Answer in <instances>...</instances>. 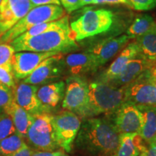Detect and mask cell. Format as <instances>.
<instances>
[{
	"instance_id": "obj_32",
	"label": "cell",
	"mask_w": 156,
	"mask_h": 156,
	"mask_svg": "<svg viewBox=\"0 0 156 156\" xmlns=\"http://www.w3.org/2000/svg\"><path fill=\"white\" fill-rule=\"evenodd\" d=\"M66 12L71 13L81 7L80 0H59Z\"/></svg>"
},
{
	"instance_id": "obj_25",
	"label": "cell",
	"mask_w": 156,
	"mask_h": 156,
	"mask_svg": "<svg viewBox=\"0 0 156 156\" xmlns=\"http://www.w3.org/2000/svg\"><path fill=\"white\" fill-rule=\"evenodd\" d=\"M140 54L151 61L156 62V26L141 36L135 38Z\"/></svg>"
},
{
	"instance_id": "obj_1",
	"label": "cell",
	"mask_w": 156,
	"mask_h": 156,
	"mask_svg": "<svg viewBox=\"0 0 156 156\" xmlns=\"http://www.w3.org/2000/svg\"><path fill=\"white\" fill-rule=\"evenodd\" d=\"M120 134L108 118H87L81 124L76 145L95 156H112L119 143Z\"/></svg>"
},
{
	"instance_id": "obj_22",
	"label": "cell",
	"mask_w": 156,
	"mask_h": 156,
	"mask_svg": "<svg viewBox=\"0 0 156 156\" xmlns=\"http://www.w3.org/2000/svg\"><path fill=\"white\" fill-rule=\"evenodd\" d=\"M142 113V126L140 137L147 144L156 135V106H137Z\"/></svg>"
},
{
	"instance_id": "obj_20",
	"label": "cell",
	"mask_w": 156,
	"mask_h": 156,
	"mask_svg": "<svg viewBox=\"0 0 156 156\" xmlns=\"http://www.w3.org/2000/svg\"><path fill=\"white\" fill-rule=\"evenodd\" d=\"M4 112L8 114L11 118L16 132L25 139L29 127L34 122V116L17 105L14 100L6 108Z\"/></svg>"
},
{
	"instance_id": "obj_2",
	"label": "cell",
	"mask_w": 156,
	"mask_h": 156,
	"mask_svg": "<svg viewBox=\"0 0 156 156\" xmlns=\"http://www.w3.org/2000/svg\"><path fill=\"white\" fill-rule=\"evenodd\" d=\"M9 44L15 52H56L64 54L78 48L77 44L70 35L69 26L48 31L26 40L15 39Z\"/></svg>"
},
{
	"instance_id": "obj_6",
	"label": "cell",
	"mask_w": 156,
	"mask_h": 156,
	"mask_svg": "<svg viewBox=\"0 0 156 156\" xmlns=\"http://www.w3.org/2000/svg\"><path fill=\"white\" fill-rule=\"evenodd\" d=\"M62 108L82 118H90L89 84L83 77L69 76L66 79Z\"/></svg>"
},
{
	"instance_id": "obj_28",
	"label": "cell",
	"mask_w": 156,
	"mask_h": 156,
	"mask_svg": "<svg viewBox=\"0 0 156 156\" xmlns=\"http://www.w3.org/2000/svg\"><path fill=\"white\" fill-rule=\"evenodd\" d=\"M16 132L12 121L5 112H0V140Z\"/></svg>"
},
{
	"instance_id": "obj_12",
	"label": "cell",
	"mask_w": 156,
	"mask_h": 156,
	"mask_svg": "<svg viewBox=\"0 0 156 156\" xmlns=\"http://www.w3.org/2000/svg\"><path fill=\"white\" fill-rule=\"evenodd\" d=\"M33 8L30 0H2L0 5V38Z\"/></svg>"
},
{
	"instance_id": "obj_24",
	"label": "cell",
	"mask_w": 156,
	"mask_h": 156,
	"mask_svg": "<svg viewBox=\"0 0 156 156\" xmlns=\"http://www.w3.org/2000/svg\"><path fill=\"white\" fill-rule=\"evenodd\" d=\"M156 26V22L151 15L144 14L138 15L132 24L129 27L126 34L132 39L145 34L153 30Z\"/></svg>"
},
{
	"instance_id": "obj_16",
	"label": "cell",
	"mask_w": 156,
	"mask_h": 156,
	"mask_svg": "<svg viewBox=\"0 0 156 156\" xmlns=\"http://www.w3.org/2000/svg\"><path fill=\"white\" fill-rule=\"evenodd\" d=\"M63 62L65 73L69 74V76L83 77L87 74L95 73L100 67L94 56L87 51L64 56Z\"/></svg>"
},
{
	"instance_id": "obj_19",
	"label": "cell",
	"mask_w": 156,
	"mask_h": 156,
	"mask_svg": "<svg viewBox=\"0 0 156 156\" xmlns=\"http://www.w3.org/2000/svg\"><path fill=\"white\" fill-rule=\"evenodd\" d=\"M66 84L64 81L54 82L39 87L37 96L43 105L48 108L57 106L64 98Z\"/></svg>"
},
{
	"instance_id": "obj_21",
	"label": "cell",
	"mask_w": 156,
	"mask_h": 156,
	"mask_svg": "<svg viewBox=\"0 0 156 156\" xmlns=\"http://www.w3.org/2000/svg\"><path fill=\"white\" fill-rule=\"evenodd\" d=\"M137 134H123L119 136V143L112 156H139L147 147Z\"/></svg>"
},
{
	"instance_id": "obj_41",
	"label": "cell",
	"mask_w": 156,
	"mask_h": 156,
	"mask_svg": "<svg viewBox=\"0 0 156 156\" xmlns=\"http://www.w3.org/2000/svg\"><path fill=\"white\" fill-rule=\"evenodd\" d=\"M2 0H0V5H1V3H2Z\"/></svg>"
},
{
	"instance_id": "obj_35",
	"label": "cell",
	"mask_w": 156,
	"mask_h": 156,
	"mask_svg": "<svg viewBox=\"0 0 156 156\" xmlns=\"http://www.w3.org/2000/svg\"><path fill=\"white\" fill-rule=\"evenodd\" d=\"M30 1L34 7L48 5H61L59 0H30Z\"/></svg>"
},
{
	"instance_id": "obj_3",
	"label": "cell",
	"mask_w": 156,
	"mask_h": 156,
	"mask_svg": "<svg viewBox=\"0 0 156 156\" xmlns=\"http://www.w3.org/2000/svg\"><path fill=\"white\" fill-rule=\"evenodd\" d=\"M90 117L114 112L124 102V87L98 80L89 83Z\"/></svg>"
},
{
	"instance_id": "obj_39",
	"label": "cell",
	"mask_w": 156,
	"mask_h": 156,
	"mask_svg": "<svg viewBox=\"0 0 156 156\" xmlns=\"http://www.w3.org/2000/svg\"><path fill=\"white\" fill-rule=\"evenodd\" d=\"M148 145H153L154 147H156V135L155 136V137L153 138V140H152V141L150 142Z\"/></svg>"
},
{
	"instance_id": "obj_9",
	"label": "cell",
	"mask_w": 156,
	"mask_h": 156,
	"mask_svg": "<svg viewBox=\"0 0 156 156\" xmlns=\"http://www.w3.org/2000/svg\"><path fill=\"white\" fill-rule=\"evenodd\" d=\"M150 69L124 87V102L136 106H156V85Z\"/></svg>"
},
{
	"instance_id": "obj_26",
	"label": "cell",
	"mask_w": 156,
	"mask_h": 156,
	"mask_svg": "<svg viewBox=\"0 0 156 156\" xmlns=\"http://www.w3.org/2000/svg\"><path fill=\"white\" fill-rule=\"evenodd\" d=\"M26 145L24 138L17 132H15L0 140V156L14 153Z\"/></svg>"
},
{
	"instance_id": "obj_31",
	"label": "cell",
	"mask_w": 156,
	"mask_h": 156,
	"mask_svg": "<svg viewBox=\"0 0 156 156\" xmlns=\"http://www.w3.org/2000/svg\"><path fill=\"white\" fill-rule=\"evenodd\" d=\"M132 9L138 11H147L156 8V0H129Z\"/></svg>"
},
{
	"instance_id": "obj_36",
	"label": "cell",
	"mask_w": 156,
	"mask_h": 156,
	"mask_svg": "<svg viewBox=\"0 0 156 156\" xmlns=\"http://www.w3.org/2000/svg\"><path fill=\"white\" fill-rule=\"evenodd\" d=\"M34 152V150H32L28 145H26L20 150H19L18 151L5 156H31Z\"/></svg>"
},
{
	"instance_id": "obj_14",
	"label": "cell",
	"mask_w": 156,
	"mask_h": 156,
	"mask_svg": "<svg viewBox=\"0 0 156 156\" xmlns=\"http://www.w3.org/2000/svg\"><path fill=\"white\" fill-rule=\"evenodd\" d=\"M37 85L21 83L12 90L13 100L32 116L49 113V108L43 105L37 96Z\"/></svg>"
},
{
	"instance_id": "obj_13",
	"label": "cell",
	"mask_w": 156,
	"mask_h": 156,
	"mask_svg": "<svg viewBox=\"0 0 156 156\" xmlns=\"http://www.w3.org/2000/svg\"><path fill=\"white\" fill-rule=\"evenodd\" d=\"M59 53L56 52H15L11 61L12 71L17 80L28 77L37 67L51 56Z\"/></svg>"
},
{
	"instance_id": "obj_18",
	"label": "cell",
	"mask_w": 156,
	"mask_h": 156,
	"mask_svg": "<svg viewBox=\"0 0 156 156\" xmlns=\"http://www.w3.org/2000/svg\"><path fill=\"white\" fill-rule=\"evenodd\" d=\"M140 54V48L135 41L128 44L127 46L124 49H122L116 59L101 75L99 80L105 82V83H108L112 80L119 75L130 60Z\"/></svg>"
},
{
	"instance_id": "obj_8",
	"label": "cell",
	"mask_w": 156,
	"mask_h": 156,
	"mask_svg": "<svg viewBox=\"0 0 156 156\" xmlns=\"http://www.w3.org/2000/svg\"><path fill=\"white\" fill-rule=\"evenodd\" d=\"M52 123L58 147L66 153H70L80 129V118L73 112L64 110L53 116Z\"/></svg>"
},
{
	"instance_id": "obj_38",
	"label": "cell",
	"mask_w": 156,
	"mask_h": 156,
	"mask_svg": "<svg viewBox=\"0 0 156 156\" xmlns=\"http://www.w3.org/2000/svg\"><path fill=\"white\" fill-rule=\"evenodd\" d=\"M93 0H80L81 2V7H83L85 5H92Z\"/></svg>"
},
{
	"instance_id": "obj_7",
	"label": "cell",
	"mask_w": 156,
	"mask_h": 156,
	"mask_svg": "<svg viewBox=\"0 0 156 156\" xmlns=\"http://www.w3.org/2000/svg\"><path fill=\"white\" fill-rule=\"evenodd\" d=\"M53 115L49 113L34 116L25 138L31 146L41 151H54L58 147L54 134Z\"/></svg>"
},
{
	"instance_id": "obj_10",
	"label": "cell",
	"mask_w": 156,
	"mask_h": 156,
	"mask_svg": "<svg viewBox=\"0 0 156 156\" xmlns=\"http://www.w3.org/2000/svg\"><path fill=\"white\" fill-rule=\"evenodd\" d=\"M119 134H140L142 126V113L137 106L124 102L114 112L107 115Z\"/></svg>"
},
{
	"instance_id": "obj_29",
	"label": "cell",
	"mask_w": 156,
	"mask_h": 156,
	"mask_svg": "<svg viewBox=\"0 0 156 156\" xmlns=\"http://www.w3.org/2000/svg\"><path fill=\"white\" fill-rule=\"evenodd\" d=\"M15 53L14 48L9 44H0V66L11 64Z\"/></svg>"
},
{
	"instance_id": "obj_37",
	"label": "cell",
	"mask_w": 156,
	"mask_h": 156,
	"mask_svg": "<svg viewBox=\"0 0 156 156\" xmlns=\"http://www.w3.org/2000/svg\"><path fill=\"white\" fill-rule=\"evenodd\" d=\"M147 156H156V147L153 145H149L145 151Z\"/></svg>"
},
{
	"instance_id": "obj_40",
	"label": "cell",
	"mask_w": 156,
	"mask_h": 156,
	"mask_svg": "<svg viewBox=\"0 0 156 156\" xmlns=\"http://www.w3.org/2000/svg\"><path fill=\"white\" fill-rule=\"evenodd\" d=\"M139 156H147V155H146L145 152H142V153H141V154H140Z\"/></svg>"
},
{
	"instance_id": "obj_5",
	"label": "cell",
	"mask_w": 156,
	"mask_h": 156,
	"mask_svg": "<svg viewBox=\"0 0 156 156\" xmlns=\"http://www.w3.org/2000/svg\"><path fill=\"white\" fill-rule=\"evenodd\" d=\"M66 15L67 12L61 5H48L34 7L14 27L0 38V44H10L32 27L57 20Z\"/></svg>"
},
{
	"instance_id": "obj_11",
	"label": "cell",
	"mask_w": 156,
	"mask_h": 156,
	"mask_svg": "<svg viewBox=\"0 0 156 156\" xmlns=\"http://www.w3.org/2000/svg\"><path fill=\"white\" fill-rule=\"evenodd\" d=\"M64 53H59L45 59L23 83L30 85H46L54 83L65 73L63 62Z\"/></svg>"
},
{
	"instance_id": "obj_33",
	"label": "cell",
	"mask_w": 156,
	"mask_h": 156,
	"mask_svg": "<svg viewBox=\"0 0 156 156\" xmlns=\"http://www.w3.org/2000/svg\"><path fill=\"white\" fill-rule=\"evenodd\" d=\"M103 4H107V5L122 4V5L128 6L129 7L132 9L131 4H130L129 0H93L92 2V5H103Z\"/></svg>"
},
{
	"instance_id": "obj_30",
	"label": "cell",
	"mask_w": 156,
	"mask_h": 156,
	"mask_svg": "<svg viewBox=\"0 0 156 156\" xmlns=\"http://www.w3.org/2000/svg\"><path fill=\"white\" fill-rule=\"evenodd\" d=\"M13 101L12 90L0 85V112H5L7 106Z\"/></svg>"
},
{
	"instance_id": "obj_4",
	"label": "cell",
	"mask_w": 156,
	"mask_h": 156,
	"mask_svg": "<svg viewBox=\"0 0 156 156\" xmlns=\"http://www.w3.org/2000/svg\"><path fill=\"white\" fill-rule=\"evenodd\" d=\"M113 18L108 9H88L69 25L72 38L77 41L106 32L112 26Z\"/></svg>"
},
{
	"instance_id": "obj_17",
	"label": "cell",
	"mask_w": 156,
	"mask_h": 156,
	"mask_svg": "<svg viewBox=\"0 0 156 156\" xmlns=\"http://www.w3.org/2000/svg\"><path fill=\"white\" fill-rule=\"evenodd\" d=\"M155 64V62L147 59L142 54H138L128 62L119 75L108 83L115 87H125L142 73L151 69Z\"/></svg>"
},
{
	"instance_id": "obj_27",
	"label": "cell",
	"mask_w": 156,
	"mask_h": 156,
	"mask_svg": "<svg viewBox=\"0 0 156 156\" xmlns=\"http://www.w3.org/2000/svg\"><path fill=\"white\" fill-rule=\"evenodd\" d=\"M16 79L11 64L0 66V85L13 90L16 86Z\"/></svg>"
},
{
	"instance_id": "obj_23",
	"label": "cell",
	"mask_w": 156,
	"mask_h": 156,
	"mask_svg": "<svg viewBox=\"0 0 156 156\" xmlns=\"http://www.w3.org/2000/svg\"><path fill=\"white\" fill-rule=\"evenodd\" d=\"M69 26V17L67 15L62 17V18L57 20L52 21V22L49 23H42V24L37 25L36 26L32 27V28L29 29L25 32L24 34L17 37L15 39L19 41H23L26 40L32 37L36 36L38 35L42 34L44 33L48 32V31L56 30V29L63 28H66V27Z\"/></svg>"
},
{
	"instance_id": "obj_34",
	"label": "cell",
	"mask_w": 156,
	"mask_h": 156,
	"mask_svg": "<svg viewBox=\"0 0 156 156\" xmlns=\"http://www.w3.org/2000/svg\"><path fill=\"white\" fill-rule=\"evenodd\" d=\"M31 156H68L63 151H34Z\"/></svg>"
},
{
	"instance_id": "obj_15",
	"label": "cell",
	"mask_w": 156,
	"mask_h": 156,
	"mask_svg": "<svg viewBox=\"0 0 156 156\" xmlns=\"http://www.w3.org/2000/svg\"><path fill=\"white\" fill-rule=\"evenodd\" d=\"M131 39H132L131 37L126 34L115 38H106L90 48L87 51L94 56L98 64L101 67L122 50Z\"/></svg>"
}]
</instances>
